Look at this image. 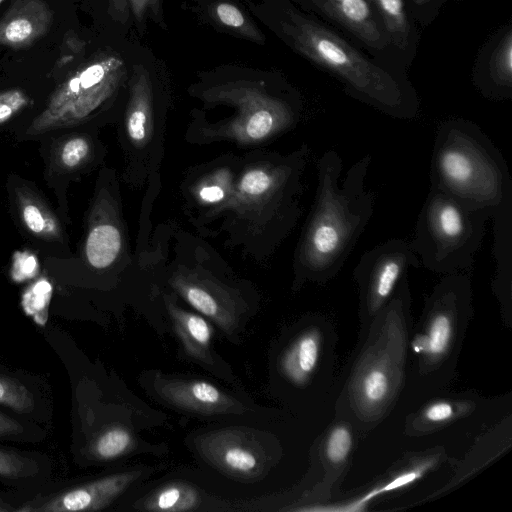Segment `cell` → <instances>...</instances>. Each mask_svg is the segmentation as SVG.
<instances>
[{"instance_id":"obj_1","label":"cell","mask_w":512,"mask_h":512,"mask_svg":"<svg viewBox=\"0 0 512 512\" xmlns=\"http://www.w3.org/2000/svg\"><path fill=\"white\" fill-rule=\"evenodd\" d=\"M371 161L370 154L361 157L340 183L338 152L329 149L317 160L315 198L293 258L298 283L334 277L356 246L375 208L376 196L365 187Z\"/></svg>"},{"instance_id":"obj_16","label":"cell","mask_w":512,"mask_h":512,"mask_svg":"<svg viewBox=\"0 0 512 512\" xmlns=\"http://www.w3.org/2000/svg\"><path fill=\"white\" fill-rule=\"evenodd\" d=\"M164 302L174 331L185 352L203 365L212 367L214 365L211 354L213 328L210 323L201 315L178 306L171 295H164Z\"/></svg>"},{"instance_id":"obj_34","label":"cell","mask_w":512,"mask_h":512,"mask_svg":"<svg viewBox=\"0 0 512 512\" xmlns=\"http://www.w3.org/2000/svg\"><path fill=\"white\" fill-rule=\"evenodd\" d=\"M342 11L349 19L361 21L368 15V6L364 0H343L341 1Z\"/></svg>"},{"instance_id":"obj_39","label":"cell","mask_w":512,"mask_h":512,"mask_svg":"<svg viewBox=\"0 0 512 512\" xmlns=\"http://www.w3.org/2000/svg\"><path fill=\"white\" fill-rule=\"evenodd\" d=\"M4 0H0V4L3 2Z\"/></svg>"},{"instance_id":"obj_37","label":"cell","mask_w":512,"mask_h":512,"mask_svg":"<svg viewBox=\"0 0 512 512\" xmlns=\"http://www.w3.org/2000/svg\"><path fill=\"white\" fill-rule=\"evenodd\" d=\"M382 7L391 15H399L402 9L401 0H380Z\"/></svg>"},{"instance_id":"obj_10","label":"cell","mask_w":512,"mask_h":512,"mask_svg":"<svg viewBox=\"0 0 512 512\" xmlns=\"http://www.w3.org/2000/svg\"><path fill=\"white\" fill-rule=\"evenodd\" d=\"M111 187L97 189L87 221L83 258L95 270L111 268L127 248L118 190Z\"/></svg>"},{"instance_id":"obj_36","label":"cell","mask_w":512,"mask_h":512,"mask_svg":"<svg viewBox=\"0 0 512 512\" xmlns=\"http://www.w3.org/2000/svg\"><path fill=\"white\" fill-rule=\"evenodd\" d=\"M22 431L21 425L0 412V436L17 434Z\"/></svg>"},{"instance_id":"obj_35","label":"cell","mask_w":512,"mask_h":512,"mask_svg":"<svg viewBox=\"0 0 512 512\" xmlns=\"http://www.w3.org/2000/svg\"><path fill=\"white\" fill-rule=\"evenodd\" d=\"M64 43L65 47L68 48L69 53L68 56L60 59V61L58 62V66L65 65L67 61L73 58V54H78L81 50L84 49L83 42L73 34L66 36Z\"/></svg>"},{"instance_id":"obj_19","label":"cell","mask_w":512,"mask_h":512,"mask_svg":"<svg viewBox=\"0 0 512 512\" xmlns=\"http://www.w3.org/2000/svg\"><path fill=\"white\" fill-rule=\"evenodd\" d=\"M95 156V144L87 133H73L62 137L52 151V165L65 173L78 172Z\"/></svg>"},{"instance_id":"obj_20","label":"cell","mask_w":512,"mask_h":512,"mask_svg":"<svg viewBox=\"0 0 512 512\" xmlns=\"http://www.w3.org/2000/svg\"><path fill=\"white\" fill-rule=\"evenodd\" d=\"M199 502L196 489L184 483H173L152 494L144 507L150 511H188L195 509Z\"/></svg>"},{"instance_id":"obj_25","label":"cell","mask_w":512,"mask_h":512,"mask_svg":"<svg viewBox=\"0 0 512 512\" xmlns=\"http://www.w3.org/2000/svg\"><path fill=\"white\" fill-rule=\"evenodd\" d=\"M133 443L131 433L120 426L101 433L92 444V453L101 460H110L125 454Z\"/></svg>"},{"instance_id":"obj_30","label":"cell","mask_w":512,"mask_h":512,"mask_svg":"<svg viewBox=\"0 0 512 512\" xmlns=\"http://www.w3.org/2000/svg\"><path fill=\"white\" fill-rule=\"evenodd\" d=\"M29 462L20 455L0 449V476L19 478L28 475Z\"/></svg>"},{"instance_id":"obj_24","label":"cell","mask_w":512,"mask_h":512,"mask_svg":"<svg viewBox=\"0 0 512 512\" xmlns=\"http://www.w3.org/2000/svg\"><path fill=\"white\" fill-rule=\"evenodd\" d=\"M52 285L46 278L34 281L22 295V307L38 325L44 326L48 318Z\"/></svg>"},{"instance_id":"obj_4","label":"cell","mask_w":512,"mask_h":512,"mask_svg":"<svg viewBox=\"0 0 512 512\" xmlns=\"http://www.w3.org/2000/svg\"><path fill=\"white\" fill-rule=\"evenodd\" d=\"M205 104L224 105L232 113L216 121L193 120L187 141L197 144L231 142L257 146L292 130L298 112L288 102L269 94L261 81H229L215 84L198 96Z\"/></svg>"},{"instance_id":"obj_38","label":"cell","mask_w":512,"mask_h":512,"mask_svg":"<svg viewBox=\"0 0 512 512\" xmlns=\"http://www.w3.org/2000/svg\"><path fill=\"white\" fill-rule=\"evenodd\" d=\"M11 510H14L13 508L7 506L5 503H3L1 500H0V512H4V511H11Z\"/></svg>"},{"instance_id":"obj_27","label":"cell","mask_w":512,"mask_h":512,"mask_svg":"<svg viewBox=\"0 0 512 512\" xmlns=\"http://www.w3.org/2000/svg\"><path fill=\"white\" fill-rule=\"evenodd\" d=\"M389 391V379L381 367H373L361 380V398L370 405L382 402Z\"/></svg>"},{"instance_id":"obj_17","label":"cell","mask_w":512,"mask_h":512,"mask_svg":"<svg viewBox=\"0 0 512 512\" xmlns=\"http://www.w3.org/2000/svg\"><path fill=\"white\" fill-rule=\"evenodd\" d=\"M207 454L223 470L240 477L258 475L264 467V457L252 442L235 433L216 435L207 445Z\"/></svg>"},{"instance_id":"obj_18","label":"cell","mask_w":512,"mask_h":512,"mask_svg":"<svg viewBox=\"0 0 512 512\" xmlns=\"http://www.w3.org/2000/svg\"><path fill=\"white\" fill-rule=\"evenodd\" d=\"M320 355V337L307 332L298 337L281 360L284 375L293 383L305 382L316 368Z\"/></svg>"},{"instance_id":"obj_3","label":"cell","mask_w":512,"mask_h":512,"mask_svg":"<svg viewBox=\"0 0 512 512\" xmlns=\"http://www.w3.org/2000/svg\"><path fill=\"white\" fill-rule=\"evenodd\" d=\"M430 187L490 215L512 209V179L500 150L476 124L442 123L436 130Z\"/></svg>"},{"instance_id":"obj_15","label":"cell","mask_w":512,"mask_h":512,"mask_svg":"<svg viewBox=\"0 0 512 512\" xmlns=\"http://www.w3.org/2000/svg\"><path fill=\"white\" fill-rule=\"evenodd\" d=\"M11 195L17 219L29 236L43 243L64 244L59 220L35 190L19 181Z\"/></svg>"},{"instance_id":"obj_26","label":"cell","mask_w":512,"mask_h":512,"mask_svg":"<svg viewBox=\"0 0 512 512\" xmlns=\"http://www.w3.org/2000/svg\"><path fill=\"white\" fill-rule=\"evenodd\" d=\"M0 404L20 413H28L34 408V397L18 380L0 375Z\"/></svg>"},{"instance_id":"obj_40","label":"cell","mask_w":512,"mask_h":512,"mask_svg":"<svg viewBox=\"0 0 512 512\" xmlns=\"http://www.w3.org/2000/svg\"><path fill=\"white\" fill-rule=\"evenodd\" d=\"M338 1H343V0H338Z\"/></svg>"},{"instance_id":"obj_14","label":"cell","mask_w":512,"mask_h":512,"mask_svg":"<svg viewBox=\"0 0 512 512\" xmlns=\"http://www.w3.org/2000/svg\"><path fill=\"white\" fill-rule=\"evenodd\" d=\"M52 12L44 0H16L0 20V44L30 46L50 29Z\"/></svg>"},{"instance_id":"obj_32","label":"cell","mask_w":512,"mask_h":512,"mask_svg":"<svg viewBox=\"0 0 512 512\" xmlns=\"http://www.w3.org/2000/svg\"><path fill=\"white\" fill-rule=\"evenodd\" d=\"M454 414L453 406L449 402L440 401L431 404L424 412L425 418L433 423L449 420Z\"/></svg>"},{"instance_id":"obj_9","label":"cell","mask_w":512,"mask_h":512,"mask_svg":"<svg viewBox=\"0 0 512 512\" xmlns=\"http://www.w3.org/2000/svg\"><path fill=\"white\" fill-rule=\"evenodd\" d=\"M421 265L410 241L391 238L366 251L353 276L360 287L364 306L376 310L394 294L410 267Z\"/></svg>"},{"instance_id":"obj_12","label":"cell","mask_w":512,"mask_h":512,"mask_svg":"<svg viewBox=\"0 0 512 512\" xmlns=\"http://www.w3.org/2000/svg\"><path fill=\"white\" fill-rule=\"evenodd\" d=\"M158 395L174 407L204 415L241 413L242 404L203 380L159 378L155 382Z\"/></svg>"},{"instance_id":"obj_21","label":"cell","mask_w":512,"mask_h":512,"mask_svg":"<svg viewBox=\"0 0 512 512\" xmlns=\"http://www.w3.org/2000/svg\"><path fill=\"white\" fill-rule=\"evenodd\" d=\"M429 468L428 463H422L419 466H416L410 470L399 473L394 476L391 480L385 482L382 485H379L365 494H363L358 499H355L345 505L339 507L332 508H321L316 510H325V511H343V512H356L362 510L367 503L371 500L391 491H395L402 487L412 484L416 480L420 479L425 471Z\"/></svg>"},{"instance_id":"obj_8","label":"cell","mask_w":512,"mask_h":512,"mask_svg":"<svg viewBox=\"0 0 512 512\" xmlns=\"http://www.w3.org/2000/svg\"><path fill=\"white\" fill-rule=\"evenodd\" d=\"M241 156L227 154L191 168L181 185L186 210L196 228L219 220L232 198Z\"/></svg>"},{"instance_id":"obj_33","label":"cell","mask_w":512,"mask_h":512,"mask_svg":"<svg viewBox=\"0 0 512 512\" xmlns=\"http://www.w3.org/2000/svg\"><path fill=\"white\" fill-rule=\"evenodd\" d=\"M319 53L332 63L341 65L347 62L346 54L333 42L321 39L317 43Z\"/></svg>"},{"instance_id":"obj_23","label":"cell","mask_w":512,"mask_h":512,"mask_svg":"<svg viewBox=\"0 0 512 512\" xmlns=\"http://www.w3.org/2000/svg\"><path fill=\"white\" fill-rule=\"evenodd\" d=\"M109 13L122 22L132 17L141 24L151 18L163 26L161 0H109Z\"/></svg>"},{"instance_id":"obj_22","label":"cell","mask_w":512,"mask_h":512,"mask_svg":"<svg viewBox=\"0 0 512 512\" xmlns=\"http://www.w3.org/2000/svg\"><path fill=\"white\" fill-rule=\"evenodd\" d=\"M212 16L218 23L242 37L258 44L264 43L262 33L238 6L226 1L217 2L212 7Z\"/></svg>"},{"instance_id":"obj_29","label":"cell","mask_w":512,"mask_h":512,"mask_svg":"<svg viewBox=\"0 0 512 512\" xmlns=\"http://www.w3.org/2000/svg\"><path fill=\"white\" fill-rule=\"evenodd\" d=\"M30 98L21 89L14 88L0 93V125L8 122L30 105Z\"/></svg>"},{"instance_id":"obj_13","label":"cell","mask_w":512,"mask_h":512,"mask_svg":"<svg viewBox=\"0 0 512 512\" xmlns=\"http://www.w3.org/2000/svg\"><path fill=\"white\" fill-rule=\"evenodd\" d=\"M137 478L134 472L118 473L63 492L35 508L18 511L68 512L95 511L108 506Z\"/></svg>"},{"instance_id":"obj_7","label":"cell","mask_w":512,"mask_h":512,"mask_svg":"<svg viewBox=\"0 0 512 512\" xmlns=\"http://www.w3.org/2000/svg\"><path fill=\"white\" fill-rule=\"evenodd\" d=\"M165 126V112L157 107L150 75L142 65H135L119 132L123 174L130 186L141 187L158 172L165 151Z\"/></svg>"},{"instance_id":"obj_5","label":"cell","mask_w":512,"mask_h":512,"mask_svg":"<svg viewBox=\"0 0 512 512\" xmlns=\"http://www.w3.org/2000/svg\"><path fill=\"white\" fill-rule=\"evenodd\" d=\"M488 220L489 214L430 187L410 243L428 270L442 274L469 271Z\"/></svg>"},{"instance_id":"obj_11","label":"cell","mask_w":512,"mask_h":512,"mask_svg":"<svg viewBox=\"0 0 512 512\" xmlns=\"http://www.w3.org/2000/svg\"><path fill=\"white\" fill-rule=\"evenodd\" d=\"M170 285L190 306L227 335L235 334L243 307L227 286L204 271L188 268L176 270Z\"/></svg>"},{"instance_id":"obj_28","label":"cell","mask_w":512,"mask_h":512,"mask_svg":"<svg viewBox=\"0 0 512 512\" xmlns=\"http://www.w3.org/2000/svg\"><path fill=\"white\" fill-rule=\"evenodd\" d=\"M352 447V434L343 426L335 427L329 434L326 441V455L333 463L344 461Z\"/></svg>"},{"instance_id":"obj_6","label":"cell","mask_w":512,"mask_h":512,"mask_svg":"<svg viewBox=\"0 0 512 512\" xmlns=\"http://www.w3.org/2000/svg\"><path fill=\"white\" fill-rule=\"evenodd\" d=\"M125 76V62L118 55L94 57L53 92L26 133L40 135L89 121L116 94Z\"/></svg>"},{"instance_id":"obj_31","label":"cell","mask_w":512,"mask_h":512,"mask_svg":"<svg viewBox=\"0 0 512 512\" xmlns=\"http://www.w3.org/2000/svg\"><path fill=\"white\" fill-rule=\"evenodd\" d=\"M39 272V263L35 255L29 252L15 254L11 275L14 281L23 282L36 277Z\"/></svg>"},{"instance_id":"obj_2","label":"cell","mask_w":512,"mask_h":512,"mask_svg":"<svg viewBox=\"0 0 512 512\" xmlns=\"http://www.w3.org/2000/svg\"><path fill=\"white\" fill-rule=\"evenodd\" d=\"M307 144L288 154L254 150L240 158L234 192L219 225L228 243L256 260L270 256L301 216Z\"/></svg>"}]
</instances>
